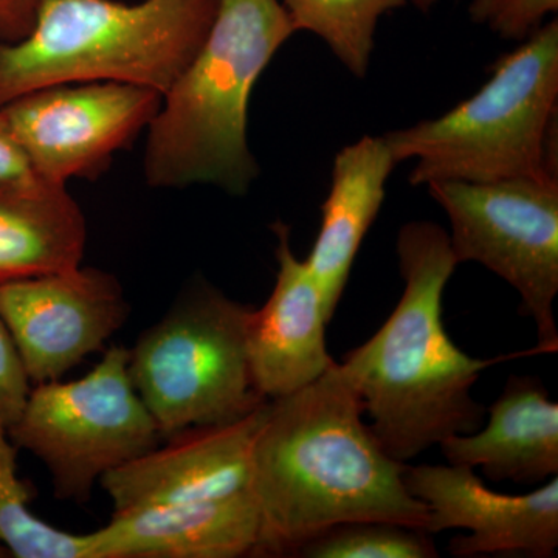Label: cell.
I'll return each instance as SVG.
<instances>
[{
    "instance_id": "cell-1",
    "label": "cell",
    "mask_w": 558,
    "mask_h": 558,
    "mask_svg": "<svg viewBox=\"0 0 558 558\" xmlns=\"http://www.w3.org/2000/svg\"><path fill=\"white\" fill-rule=\"evenodd\" d=\"M362 399L340 363L267 400L253 447L259 534L252 557H296L312 538L352 521L427 531L428 509L363 422Z\"/></svg>"
},
{
    "instance_id": "cell-2",
    "label": "cell",
    "mask_w": 558,
    "mask_h": 558,
    "mask_svg": "<svg viewBox=\"0 0 558 558\" xmlns=\"http://www.w3.org/2000/svg\"><path fill=\"white\" fill-rule=\"evenodd\" d=\"M398 256L405 282L398 306L340 365L381 447L407 462L483 427L486 409L473 399V385L484 369L508 357H470L447 333L442 296L458 260L442 227L407 223L399 231Z\"/></svg>"
},
{
    "instance_id": "cell-3",
    "label": "cell",
    "mask_w": 558,
    "mask_h": 558,
    "mask_svg": "<svg viewBox=\"0 0 558 558\" xmlns=\"http://www.w3.org/2000/svg\"><path fill=\"white\" fill-rule=\"evenodd\" d=\"M295 33L279 0H219L207 38L146 130L143 171L149 186L247 193L259 174L248 145L250 100Z\"/></svg>"
},
{
    "instance_id": "cell-4",
    "label": "cell",
    "mask_w": 558,
    "mask_h": 558,
    "mask_svg": "<svg viewBox=\"0 0 558 558\" xmlns=\"http://www.w3.org/2000/svg\"><path fill=\"white\" fill-rule=\"evenodd\" d=\"M219 0H44L0 44V108L40 87L120 83L163 97L207 38Z\"/></svg>"
},
{
    "instance_id": "cell-5",
    "label": "cell",
    "mask_w": 558,
    "mask_h": 558,
    "mask_svg": "<svg viewBox=\"0 0 558 558\" xmlns=\"http://www.w3.org/2000/svg\"><path fill=\"white\" fill-rule=\"evenodd\" d=\"M444 116L385 135L411 185L557 178L558 22L543 24Z\"/></svg>"
},
{
    "instance_id": "cell-6",
    "label": "cell",
    "mask_w": 558,
    "mask_h": 558,
    "mask_svg": "<svg viewBox=\"0 0 558 558\" xmlns=\"http://www.w3.org/2000/svg\"><path fill=\"white\" fill-rule=\"evenodd\" d=\"M250 307L209 286L191 290L130 349V376L161 436L229 424L267 399L250 373Z\"/></svg>"
},
{
    "instance_id": "cell-7",
    "label": "cell",
    "mask_w": 558,
    "mask_h": 558,
    "mask_svg": "<svg viewBox=\"0 0 558 558\" xmlns=\"http://www.w3.org/2000/svg\"><path fill=\"white\" fill-rule=\"evenodd\" d=\"M49 470L54 497L83 505L102 476L163 439L130 376V349L110 347L78 380L35 385L7 429Z\"/></svg>"
},
{
    "instance_id": "cell-8",
    "label": "cell",
    "mask_w": 558,
    "mask_h": 558,
    "mask_svg": "<svg viewBox=\"0 0 558 558\" xmlns=\"http://www.w3.org/2000/svg\"><path fill=\"white\" fill-rule=\"evenodd\" d=\"M450 220L458 264L478 263L508 281L537 326L535 354L558 351V175L425 185Z\"/></svg>"
},
{
    "instance_id": "cell-9",
    "label": "cell",
    "mask_w": 558,
    "mask_h": 558,
    "mask_svg": "<svg viewBox=\"0 0 558 558\" xmlns=\"http://www.w3.org/2000/svg\"><path fill=\"white\" fill-rule=\"evenodd\" d=\"M161 95L120 83L40 87L0 108L33 172L68 185L109 167L119 150L148 130Z\"/></svg>"
},
{
    "instance_id": "cell-10",
    "label": "cell",
    "mask_w": 558,
    "mask_h": 558,
    "mask_svg": "<svg viewBox=\"0 0 558 558\" xmlns=\"http://www.w3.org/2000/svg\"><path fill=\"white\" fill-rule=\"evenodd\" d=\"M0 311L33 385L60 380L130 318L119 279L81 266L2 282Z\"/></svg>"
},
{
    "instance_id": "cell-11",
    "label": "cell",
    "mask_w": 558,
    "mask_h": 558,
    "mask_svg": "<svg viewBox=\"0 0 558 558\" xmlns=\"http://www.w3.org/2000/svg\"><path fill=\"white\" fill-rule=\"evenodd\" d=\"M403 481L410 494L427 506L429 534L469 531L451 539L453 556H556L557 476L524 495L492 490L468 465H407Z\"/></svg>"
},
{
    "instance_id": "cell-12",
    "label": "cell",
    "mask_w": 558,
    "mask_h": 558,
    "mask_svg": "<svg viewBox=\"0 0 558 558\" xmlns=\"http://www.w3.org/2000/svg\"><path fill=\"white\" fill-rule=\"evenodd\" d=\"M267 400L229 424L197 425L167 436L134 461L102 476L113 512L142 506L216 501L253 490V447Z\"/></svg>"
},
{
    "instance_id": "cell-13",
    "label": "cell",
    "mask_w": 558,
    "mask_h": 558,
    "mask_svg": "<svg viewBox=\"0 0 558 558\" xmlns=\"http://www.w3.org/2000/svg\"><path fill=\"white\" fill-rule=\"evenodd\" d=\"M278 274L269 300L250 311L245 347L256 391L264 399L292 395L326 373L336 360L326 348L329 318L306 260L290 245V229L277 222Z\"/></svg>"
},
{
    "instance_id": "cell-14",
    "label": "cell",
    "mask_w": 558,
    "mask_h": 558,
    "mask_svg": "<svg viewBox=\"0 0 558 558\" xmlns=\"http://www.w3.org/2000/svg\"><path fill=\"white\" fill-rule=\"evenodd\" d=\"M258 534V505L250 490L216 501L120 510L90 535L95 558H236L252 556Z\"/></svg>"
},
{
    "instance_id": "cell-15",
    "label": "cell",
    "mask_w": 558,
    "mask_h": 558,
    "mask_svg": "<svg viewBox=\"0 0 558 558\" xmlns=\"http://www.w3.org/2000/svg\"><path fill=\"white\" fill-rule=\"evenodd\" d=\"M449 464L483 469L495 483L537 484L558 475V403L542 381L512 376L486 427L439 444Z\"/></svg>"
},
{
    "instance_id": "cell-16",
    "label": "cell",
    "mask_w": 558,
    "mask_h": 558,
    "mask_svg": "<svg viewBox=\"0 0 558 558\" xmlns=\"http://www.w3.org/2000/svg\"><path fill=\"white\" fill-rule=\"evenodd\" d=\"M396 165L387 138L371 135L344 146L333 160L322 226L304 259L329 322L343 296L360 245L379 216L385 186Z\"/></svg>"
},
{
    "instance_id": "cell-17",
    "label": "cell",
    "mask_w": 558,
    "mask_h": 558,
    "mask_svg": "<svg viewBox=\"0 0 558 558\" xmlns=\"http://www.w3.org/2000/svg\"><path fill=\"white\" fill-rule=\"evenodd\" d=\"M87 226L68 185L0 182V284L81 266Z\"/></svg>"
},
{
    "instance_id": "cell-18",
    "label": "cell",
    "mask_w": 558,
    "mask_h": 558,
    "mask_svg": "<svg viewBox=\"0 0 558 558\" xmlns=\"http://www.w3.org/2000/svg\"><path fill=\"white\" fill-rule=\"evenodd\" d=\"M295 32L325 40L337 60L357 78H365L377 25L389 11L409 0H281Z\"/></svg>"
},
{
    "instance_id": "cell-19",
    "label": "cell",
    "mask_w": 558,
    "mask_h": 558,
    "mask_svg": "<svg viewBox=\"0 0 558 558\" xmlns=\"http://www.w3.org/2000/svg\"><path fill=\"white\" fill-rule=\"evenodd\" d=\"M424 529L387 521H352L328 529L296 554L311 558H433L438 549Z\"/></svg>"
},
{
    "instance_id": "cell-20",
    "label": "cell",
    "mask_w": 558,
    "mask_h": 558,
    "mask_svg": "<svg viewBox=\"0 0 558 558\" xmlns=\"http://www.w3.org/2000/svg\"><path fill=\"white\" fill-rule=\"evenodd\" d=\"M557 11L558 0H472L469 7L473 22L486 25L501 38L521 43Z\"/></svg>"
},
{
    "instance_id": "cell-21",
    "label": "cell",
    "mask_w": 558,
    "mask_h": 558,
    "mask_svg": "<svg viewBox=\"0 0 558 558\" xmlns=\"http://www.w3.org/2000/svg\"><path fill=\"white\" fill-rule=\"evenodd\" d=\"M31 391L32 381L0 311V427L9 429L14 424Z\"/></svg>"
},
{
    "instance_id": "cell-22",
    "label": "cell",
    "mask_w": 558,
    "mask_h": 558,
    "mask_svg": "<svg viewBox=\"0 0 558 558\" xmlns=\"http://www.w3.org/2000/svg\"><path fill=\"white\" fill-rule=\"evenodd\" d=\"M44 0H0V44L14 43L31 32Z\"/></svg>"
},
{
    "instance_id": "cell-23",
    "label": "cell",
    "mask_w": 558,
    "mask_h": 558,
    "mask_svg": "<svg viewBox=\"0 0 558 558\" xmlns=\"http://www.w3.org/2000/svg\"><path fill=\"white\" fill-rule=\"evenodd\" d=\"M38 178L22 153L9 124L0 112V182H20Z\"/></svg>"
},
{
    "instance_id": "cell-24",
    "label": "cell",
    "mask_w": 558,
    "mask_h": 558,
    "mask_svg": "<svg viewBox=\"0 0 558 558\" xmlns=\"http://www.w3.org/2000/svg\"><path fill=\"white\" fill-rule=\"evenodd\" d=\"M409 2L413 3L414 7H417L418 10L428 11L432 10L439 0H409Z\"/></svg>"
},
{
    "instance_id": "cell-25",
    "label": "cell",
    "mask_w": 558,
    "mask_h": 558,
    "mask_svg": "<svg viewBox=\"0 0 558 558\" xmlns=\"http://www.w3.org/2000/svg\"><path fill=\"white\" fill-rule=\"evenodd\" d=\"M3 557H10V554H9V550H7L5 548H3L2 545H0V558H3Z\"/></svg>"
}]
</instances>
